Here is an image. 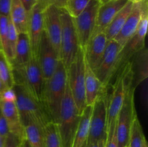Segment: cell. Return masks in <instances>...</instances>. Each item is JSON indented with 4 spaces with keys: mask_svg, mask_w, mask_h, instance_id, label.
I'll return each mask as SVG.
<instances>
[{
    "mask_svg": "<svg viewBox=\"0 0 148 147\" xmlns=\"http://www.w3.org/2000/svg\"><path fill=\"white\" fill-rule=\"evenodd\" d=\"M13 89L16 95V106L23 127L30 122L44 127L51 122L44 105L32 96L23 83L15 82Z\"/></svg>",
    "mask_w": 148,
    "mask_h": 147,
    "instance_id": "cell-1",
    "label": "cell"
},
{
    "mask_svg": "<svg viewBox=\"0 0 148 147\" xmlns=\"http://www.w3.org/2000/svg\"><path fill=\"white\" fill-rule=\"evenodd\" d=\"M67 86L66 69L61 61L53 74L45 82L43 104L51 121L56 122L59 118L61 104Z\"/></svg>",
    "mask_w": 148,
    "mask_h": 147,
    "instance_id": "cell-2",
    "label": "cell"
},
{
    "mask_svg": "<svg viewBox=\"0 0 148 147\" xmlns=\"http://www.w3.org/2000/svg\"><path fill=\"white\" fill-rule=\"evenodd\" d=\"M80 118L81 115L78 112L67 85L56 122L62 147H72Z\"/></svg>",
    "mask_w": 148,
    "mask_h": 147,
    "instance_id": "cell-3",
    "label": "cell"
},
{
    "mask_svg": "<svg viewBox=\"0 0 148 147\" xmlns=\"http://www.w3.org/2000/svg\"><path fill=\"white\" fill-rule=\"evenodd\" d=\"M85 63L84 50L79 48L75 59L66 69L68 87L81 115L87 106L85 88Z\"/></svg>",
    "mask_w": 148,
    "mask_h": 147,
    "instance_id": "cell-4",
    "label": "cell"
},
{
    "mask_svg": "<svg viewBox=\"0 0 148 147\" xmlns=\"http://www.w3.org/2000/svg\"><path fill=\"white\" fill-rule=\"evenodd\" d=\"M62 34H61L59 59L66 69L75 59L79 46L73 18L62 9L61 12Z\"/></svg>",
    "mask_w": 148,
    "mask_h": 147,
    "instance_id": "cell-5",
    "label": "cell"
},
{
    "mask_svg": "<svg viewBox=\"0 0 148 147\" xmlns=\"http://www.w3.org/2000/svg\"><path fill=\"white\" fill-rule=\"evenodd\" d=\"M14 76L15 82L23 83L32 96L43 104L45 80L36 56L32 55L29 62L23 69L14 71Z\"/></svg>",
    "mask_w": 148,
    "mask_h": 147,
    "instance_id": "cell-6",
    "label": "cell"
},
{
    "mask_svg": "<svg viewBox=\"0 0 148 147\" xmlns=\"http://www.w3.org/2000/svg\"><path fill=\"white\" fill-rule=\"evenodd\" d=\"M134 88L130 86L127 89L122 107L116 122V131L118 147H127L130 139V131L134 117L137 115L134 108Z\"/></svg>",
    "mask_w": 148,
    "mask_h": 147,
    "instance_id": "cell-7",
    "label": "cell"
},
{
    "mask_svg": "<svg viewBox=\"0 0 148 147\" xmlns=\"http://www.w3.org/2000/svg\"><path fill=\"white\" fill-rule=\"evenodd\" d=\"M101 4L100 0H90L86 8L77 17L73 18L79 46L82 49L85 47L93 33Z\"/></svg>",
    "mask_w": 148,
    "mask_h": 147,
    "instance_id": "cell-8",
    "label": "cell"
},
{
    "mask_svg": "<svg viewBox=\"0 0 148 147\" xmlns=\"http://www.w3.org/2000/svg\"><path fill=\"white\" fill-rule=\"evenodd\" d=\"M106 132L107 102L103 91L92 105L88 143L97 142L106 138Z\"/></svg>",
    "mask_w": 148,
    "mask_h": 147,
    "instance_id": "cell-9",
    "label": "cell"
},
{
    "mask_svg": "<svg viewBox=\"0 0 148 147\" xmlns=\"http://www.w3.org/2000/svg\"><path fill=\"white\" fill-rule=\"evenodd\" d=\"M122 48L115 40H108L103 57L94 73L104 88L108 86L114 74L116 71L119 56Z\"/></svg>",
    "mask_w": 148,
    "mask_h": 147,
    "instance_id": "cell-10",
    "label": "cell"
},
{
    "mask_svg": "<svg viewBox=\"0 0 148 147\" xmlns=\"http://www.w3.org/2000/svg\"><path fill=\"white\" fill-rule=\"evenodd\" d=\"M147 25L148 6H147L143 10L141 20H140V24L137 27L135 34L124 46L119 56L116 71H118L119 68H121V66H124L125 62L130 60V59L133 55L144 48L145 37L147 32Z\"/></svg>",
    "mask_w": 148,
    "mask_h": 147,
    "instance_id": "cell-11",
    "label": "cell"
},
{
    "mask_svg": "<svg viewBox=\"0 0 148 147\" xmlns=\"http://www.w3.org/2000/svg\"><path fill=\"white\" fill-rule=\"evenodd\" d=\"M36 58L46 82L53 74L60 59L45 31L40 37Z\"/></svg>",
    "mask_w": 148,
    "mask_h": 147,
    "instance_id": "cell-12",
    "label": "cell"
},
{
    "mask_svg": "<svg viewBox=\"0 0 148 147\" xmlns=\"http://www.w3.org/2000/svg\"><path fill=\"white\" fill-rule=\"evenodd\" d=\"M48 6L49 5H48L45 0H37L28 15L27 33L30 40L32 53L36 56L40 37L44 31L43 13Z\"/></svg>",
    "mask_w": 148,
    "mask_h": 147,
    "instance_id": "cell-13",
    "label": "cell"
},
{
    "mask_svg": "<svg viewBox=\"0 0 148 147\" xmlns=\"http://www.w3.org/2000/svg\"><path fill=\"white\" fill-rule=\"evenodd\" d=\"M61 12L62 9L54 5H49L43 13L44 31L59 57L62 34Z\"/></svg>",
    "mask_w": 148,
    "mask_h": 147,
    "instance_id": "cell-14",
    "label": "cell"
},
{
    "mask_svg": "<svg viewBox=\"0 0 148 147\" xmlns=\"http://www.w3.org/2000/svg\"><path fill=\"white\" fill-rule=\"evenodd\" d=\"M147 6H148L147 0L133 2L131 12L129 14L121 31L114 39L122 48L135 34L141 20L143 10Z\"/></svg>",
    "mask_w": 148,
    "mask_h": 147,
    "instance_id": "cell-15",
    "label": "cell"
},
{
    "mask_svg": "<svg viewBox=\"0 0 148 147\" xmlns=\"http://www.w3.org/2000/svg\"><path fill=\"white\" fill-rule=\"evenodd\" d=\"M108 40L105 32H99L92 35L85 47L83 48L85 61L92 71L98 67L103 57Z\"/></svg>",
    "mask_w": 148,
    "mask_h": 147,
    "instance_id": "cell-16",
    "label": "cell"
},
{
    "mask_svg": "<svg viewBox=\"0 0 148 147\" xmlns=\"http://www.w3.org/2000/svg\"><path fill=\"white\" fill-rule=\"evenodd\" d=\"M128 1L129 0H110L101 4L98 9L96 22L92 34L105 31L114 17Z\"/></svg>",
    "mask_w": 148,
    "mask_h": 147,
    "instance_id": "cell-17",
    "label": "cell"
},
{
    "mask_svg": "<svg viewBox=\"0 0 148 147\" xmlns=\"http://www.w3.org/2000/svg\"><path fill=\"white\" fill-rule=\"evenodd\" d=\"M32 55L33 53L27 33H18L15 53L11 63L13 72L23 69L29 62Z\"/></svg>",
    "mask_w": 148,
    "mask_h": 147,
    "instance_id": "cell-18",
    "label": "cell"
},
{
    "mask_svg": "<svg viewBox=\"0 0 148 147\" xmlns=\"http://www.w3.org/2000/svg\"><path fill=\"white\" fill-rule=\"evenodd\" d=\"M0 108L3 115L5 117L10 132L17 135L22 139L24 138V127L20 120V115L15 102L0 101Z\"/></svg>",
    "mask_w": 148,
    "mask_h": 147,
    "instance_id": "cell-19",
    "label": "cell"
},
{
    "mask_svg": "<svg viewBox=\"0 0 148 147\" xmlns=\"http://www.w3.org/2000/svg\"><path fill=\"white\" fill-rule=\"evenodd\" d=\"M86 63V61H85ZM85 99L86 105H93L94 102L104 91L105 88L95 74L93 71L89 66L85 63Z\"/></svg>",
    "mask_w": 148,
    "mask_h": 147,
    "instance_id": "cell-20",
    "label": "cell"
},
{
    "mask_svg": "<svg viewBox=\"0 0 148 147\" xmlns=\"http://www.w3.org/2000/svg\"><path fill=\"white\" fill-rule=\"evenodd\" d=\"M28 15L20 0H12L9 17L14 24L17 33L27 32Z\"/></svg>",
    "mask_w": 148,
    "mask_h": 147,
    "instance_id": "cell-21",
    "label": "cell"
},
{
    "mask_svg": "<svg viewBox=\"0 0 148 147\" xmlns=\"http://www.w3.org/2000/svg\"><path fill=\"white\" fill-rule=\"evenodd\" d=\"M92 105H88L84 110L80 118L72 147H83L88 143L89 135L90 120L92 113Z\"/></svg>",
    "mask_w": 148,
    "mask_h": 147,
    "instance_id": "cell-22",
    "label": "cell"
},
{
    "mask_svg": "<svg viewBox=\"0 0 148 147\" xmlns=\"http://www.w3.org/2000/svg\"><path fill=\"white\" fill-rule=\"evenodd\" d=\"M133 2L129 1L128 3L114 17L109 25L106 27V29L104 31L107 37V40H114L116 37L117 35L119 33L123 25L127 20V17H128L129 14L131 12Z\"/></svg>",
    "mask_w": 148,
    "mask_h": 147,
    "instance_id": "cell-23",
    "label": "cell"
},
{
    "mask_svg": "<svg viewBox=\"0 0 148 147\" xmlns=\"http://www.w3.org/2000/svg\"><path fill=\"white\" fill-rule=\"evenodd\" d=\"M43 128L35 122H30L24 126L25 138L31 147H45Z\"/></svg>",
    "mask_w": 148,
    "mask_h": 147,
    "instance_id": "cell-24",
    "label": "cell"
},
{
    "mask_svg": "<svg viewBox=\"0 0 148 147\" xmlns=\"http://www.w3.org/2000/svg\"><path fill=\"white\" fill-rule=\"evenodd\" d=\"M0 79L7 88H13L15 84L14 72L11 63L1 49H0Z\"/></svg>",
    "mask_w": 148,
    "mask_h": 147,
    "instance_id": "cell-25",
    "label": "cell"
},
{
    "mask_svg": "<svg viewBox=\"0 0 148 147\" xmlns=\"http://www.w3.org/2000/svg\"><path fill=\"white\" fill-rule=\"evenodd\" d=\"M9 21H10L9 16L0 15V49L4 52L6 57L11 63L12 58L10 53L8 44Z\"/></svg>",
    "mask_w": 148,
    "mask_h": 147,
    "instance_id": "cell-26",
    "label": "cell"
},
{
    "mask_svg": "<svg viewBox=\"0 0 148 147\" xmlns=\"http://www.w3.org/2000/svg\"><path fill=\"white\" fill-rule=\"evenodd\" d=\"M45 147H62L58 127L56 122H48L43 128Z\"/></svg>",
    "mask_w": 148,
    "mask_h": 147,
    "instance_id": "cell-27",
    "label": "cell"
},
{
    "mask_svg": "<svg viewBox=\"0 0 148 147\" xmlns=\"http://www.w3.org/2000/svg\"><path fill=\"white\" fill-rule=\"evenodd\" d=\"M145 136L143 133L139 118L136 115L133 120L130 131V139H129L128 147H143V143Z\"/></svg>",
    "mask_w": 148,
    "mask_h": 147,
    "instance_id": "cell-28",
    "label": "cell"
},
{
    "mask_svg": "<svg viewBox=\"0 0 148 147\" xmlns=\"http://www.w3.org/2000/svg\"><path fill=\"white\" fill-rule=\"evenodd\" d=\"M90 0H67L64 10L72 17H77L87 7Z\"/></svg>",
    "mask_w": 148,
    "mask_h": 147,
    "instance_id": "cell-29",
    "label": "cell"
},
{
    "mask_svg": "<svg viewBox=\"0 0 148 147\" xmlns=\"http://www.w3.org/2000/svg\"><path fill=\"white\" fill-rule=\"evenodd\" d=\"M17 37H18V33H17L14 24H12V22L10 19L8 25V44L12 60L14 59V53H15L16 46H17Z\"/></svg>",
    "mask_w": 148,
    "mask_h": 147,
    "instance_id": "cell-30",
    "label": "cell"
},
{
    "mask_svg": "<svg viewBox=\"0 0 148 147\" xmlns=\"http://www.w3.org/2000/svg\"><path fill=\"white\" fill-rule=\"evenodd\" d=\"M116 120L111 122L107 127L105 147H118L116 131Z\"/></svg>",
    "mask_w": 148,
    "mask_h": 147,
    "instance_id": "cell-31",
    "label": "cell"
},
{
    "mask_svg": "<svg viewBox=\"0 0 148 147\" xmlns=\"http://www.w3.org/2000/svg\"><path fill=\"white\" fill-rule=\"evenodd\" d=\"M23 139L10 132L4 138V146L3 147H20Z\"/></svg>",
    "mask_w": 148,
    "mask_h": 147,
    "instance_id": "cell-32",
    "label": "cell"
},
{
    "mask_svg": "<svg viewBox=\"0 0 148 147\" xmlns=\"http://www.w3.org/2000/svg\"><path fill=\"white\" fill-rule=\"evenodd\" d=\"M0 101L7 102H15L16 95L13 88L6 89L0 97Z\"/></svg>",
    "mask_w": 148,
    "mask_h": 147,
    "instance_id": "cell-33",
    "label": "cell"
},
{
    "mask_svg": "<svg viewBox=\"0 0 148 147\" xmlns=\"http://www.w3.org/2000/svg\"><path fill=\"white\" fill-rule=\"evenodd\" d=\"M9 133H10V130H9L7 120H6L5 117L3 115L2 111L0 108V135L3 138H5Z\"/></svg>",
    "mask_w": 148,
    "mask_h": 147,
    "instance_id": "cell-34",
    "label": "cell"
},
{
    "mask_svg": "<svg viewBox=\"0 0 148 147\" xmlns=\"http://www.w3.org/2000/svg\"><path fill=\"white\" fill-rule=\"evenodd\" d=\"M12 0H0V15L9 16Z\"/></svg>",
    "mask_w": 148,
    "mask_h": 147,
    "instance_id": "cell-35",
    "label": "cell"
},
{
    "mask_svg": "<svg viewBox=\"0 0 148 147\" xmlns=\"http://www.w3.org/2000/svg\"><path fill=\"white\" fill-rule=\"evenodd\" d=\"M48 5H54L58 8H64L67 0H45Z\"/></svg>",
    "mask_w": 148,
    "mask_h": 147,
    "instance_id": "cell-36",
    "label": "cell"
},
{
    "mask_svg": "<svg viewBox=\"0 0 148 147\" xmlns=\"http://www.w3.org/2000/svg\"><path fill=\"white\" fill-rule=\"evenodd\" d=\"M20 1L22 2V4H23L24 7L25 8L27 12L30 13V10L33 8V6L35 5V4L36 3L37 0H20Z\"/></svg>",
    "mask_w": 148,
    "mask_h": 147,
    "instance_id": "cell-37",
    "label": "cell"
},
{
    "mask_svg": "<svg viewBox=\"0 0 148 147\" xmlns=\"http://www.w3.org/2000/svg\"><path fill=\"white\" fill-rule=\"evenodd\" d=\"M106 138L99 140L97 142L88 143V147H103L105 145Z\"/></svg>",
    "mask_w": 148,
    "mask_h": 147,
    "instance_id": "cell-38",
    "label": "cell"
},
{
    "mask_svg": "<svg viewBox=\"0 0 148 147\" xmlns=\"http://www.w3.org/2000/svg\"><path fill=\"white\" fill-rule=\"evenodd\" d=\"M6 89H7V87L4 85V84L3 83V82L0 79V97H1V94L4 92Z\"/></svg>",
    "mask_w": 148,
    "mask_h": 147,
    "instance_id": "cell-39",
    "label": "cell"
},
{
    "mask_svg": "<svg viewBox=\"0 0 148 147\" xmlns=\"http://www.w3.org/2000/svg\"><path fill=\"white\" fill-rule=\"evenodd\" d=\"M20 147H31V146H30V145L29 144V143L27 142V140L24 138L23 140H22L21 146H20Z\"/></svg>",
    "mask_w": 148,
    "mask_h": 147,
    "instance_id": "cell-40",
    "label": "cell"
},
{
    "mask_svg": "<svg viewBox=\"0 0 148 147\" xmlns=\"http://www.w3.org/2000/svg\"><path fill=\"white\" fill-rule=\"evenodd\" d=\"M4 138H3V137L0 135V147L4 146Z\"/></svg>",
    "mask_w": 148,
    "mask_h": 147,
    "instance_id": "cell-41",
    "label": "cell"
},
{
    "mask_svg": "<svg viewBox=\"0 0 148 147\" xmlns=\"http://www.w3.org/2000/svg\"><path fill=\"white\" fill-rule=\"evenodd\" d=\"M143 147H148L147 142V140H146V138H145L144 141H143Z\"/></svg>",
    "mask_w": 148,
    "mask_h": 147,
    "instance_id": "cell-42",
    "label": "cell"
},
{
    "mask_svg": "<svg viewBox=\"0 0 148 147\" xmlns=\"http://www.w3.org/2000/svg\"><path fill=\"white\" fill-rule=\"evenodd\" d=\"M100 1H101V4H103V3H106V2H107V1H110V0H100Z\"/></svg>",
    "mask_w": 148,
    "mask_h": 147,
    "instance_id": "cell-43",
    "label": "cell"
},
{
    "mask_svg": "<svg viewBox=\"0 0 148 147\" xmlns=\"http://www.w3.org/2000/svg\"><path fill=\"white\" fill-rule=\"evenodd\" d=\"M130 1H132V2H137V1H143V0H129Z\"/></svg>",
    "mask_w": 148,
    "mask_h": 147,
    "instance_id": "cell-44",
    "label": "cell"
},
{
    "mask_svg": "<svg viewBox=\"0 0 148 147\" xmlns=\"http://www.w3.org/2000/svg\"><path fill=\"white\" fill-rule=\"evenodd\" d=\"M83 147H88V143H87V144H85V146H84Z\"/></svg>",
    "mask_w": 148,
    "mask_h": 147,
    "instance_id": "cell-45",
    "label": "cell"
},
{
    "mask_svg": "<svg viewBox=\"0 0 148 147\" xmlns=\"http://www.w3.org/2000/svg\"><path fill=\"white\" fill-rule=\"evenodd\" d=\"M127 147H128V146H127Z\"/></svg>",
    "mask_w": 148,
    "mask_h": 147,
    "instance_id": "cell-46",
    "label": "cell"
}]
</instances>
